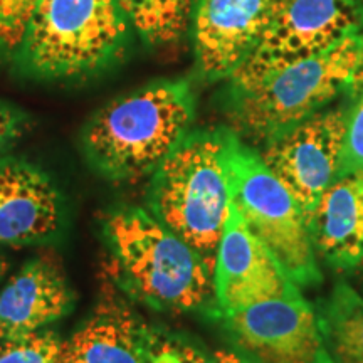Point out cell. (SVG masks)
<instances>
[{
  "instance_id": "1",
  "label": "cell",
  "mask_w": 363,
  "mask_h": 363,
  "mask_svg": "<svg viewBox=\"0 0 363 363\" xmlns=\"http://www.w3.org/2000/svg\"><path fill=\"white\" fill-rule=\"evenodd\" d=\"M195 103L187 81H160L103 106L83 131L89 165L111 182L152 175L190 133Z\"/></svg>"
},
{
  "instance_id": "2",
  "label": "cell",
  "mask_w": 363,
  "mask_h": 363,
  "mask_svg": "<svg viewBox=\"0 0 363 363\" xmlns=\"http://www.w3.org/2000/svg\"><path fill=\"white\" fill-rule=\"evenodd\" d=\"M101 234L131 296L172 311L203 310L214 301L212 271L201 252L150 211L113 208L101 219Z\"/></svg>"
},
{
  "instance_id": "3",
  "label": "cell",
  "mask_w": 363,
  "mask_h": 363,
  "mask_svg": "<svg viewBox=\"0 0 363 363\" xmlns=\"http://www.w3.org/2000/svg\"><path fill=\"white\" fill-rule=\"evenodd\" d=\"M229 130L190 131L153 172L148 211L197 249L214 272L230 212Z\"/></svg>"
},
{
  "instance_id": "4",
  "label": "cell",
  "mask_w": 363,
  "mask_h": 363,
  "mask_svg": "<svg viewBox=\"0 0 363 363\" xmlns=\"http://www.w3.org/2000/svg\"><path fill=\"white\" fill-rule=\"evenodd\" d=\"M130 29L118 0H39L16 59L35 78H88L121 57Z\"/></svg>"
},
{
  "instance_id": "5",
  "label": "cell",
  "mask_w": 363,
  "mask_h": 363,
  "mask_svg": "<svg viewBox=\"0 0 363 363\" xmlns=\"http://www.w3.org/2000/svg\"><path fill=\"white\" fill-rule=\"evenodd\" d=\"M363 52V33L323 54L271 71L246 88H230V110L244 133L269 143L350 88Z\"/></svg>"
},
{
  "instance_id": "6",
  "label": "cell",
  "mask_w": 363,
  "mask_h": 363,
  "mask_svg": "<svg viewBox=\"0 0 363 363\" xmlns=\"http://www.w3.org/2000/svg\"><path fill=\"white\" fill-rule=\"evenodd\" d=\"M230 201L298 288L321 281L306 214L259 153L234 135L229 150Z\"/></svg>"
},
{
  "instance_id": "7",
  "label": "cell",
  "mask_w": 363,
  "mask_h": 363,
  "mask_svg": "<svg viewBox=\"0 0 363 363\" xmlns=\"http://www.w3.org/2000/svg\"><path fill=\"white\" fill-rule=\"evenodd\" d=\"M362 27V0H288L252 52L230 74V88H246L271 71L323 54Z\"/></svg>"
},
{
  "instance_id": "8",
  "label": "cell",
  "mask_w": 363,
  "mask_h": 363,
  "mask_svg": "<svg viewBox=\"0 0 363 363\" xmlns=\"http://www.w3.org/2000/svg\"><path fill=\"white\" fill-rule=\"evenodd\" d=\"M220 320L234 347L256 363H335L320 315L299 291L254 303Z\"/></svg>"
},
{
  "instance_id": "9",
  "label": "cell",
  "mask_w": 363,
  "mask_h": 363,
  "mask_svg": "<svg viewBox=\"0 0 363 363\" xmlns=\"http://www.w3.org/2000/svg\"><path fill=\"white\" fill-rule=\"evenodd\" d=\"M345 111H318L266 145L261 158L310 216L318 197L338 179Z\"/></svg>"
},
{
  "instance_id": "10",
  "label": "cell",
  "mask_w": 363,
  "mask_h": 363,
  "mask_svg": "<svg viewBox=\"0 0 363 363\" xmlns=\"http://www.w3.org/2000/svg\"><path fill=\"white\" fill-rule=\"evenodd\" d=\"M212 284L219 318L254 303L299 291L269 249L251 233L233 203L217 247Z\"/></svg>"
},
{
  "instance_id": "11",
  "label": "cell",
  "mask_w": 363,
  "mask_h": 363,
  "mask_svg": "<svg viewBox=\"0 0 363 363\" xmlns=\"http://www.w3.org/2000/svg\"><path fill=\"white\" fill-rule=\"evenodd\" d=\"M286 4L288 0H197L190 19L202 74L208 79L230 78Z\"/></svg>"
},
{
  "instance_id": "12",
  "label": "cell",
  "mask_w": 363,
  "mask_h": 363,
  "mask_svg": "<svg viewBox=\"0 0 363 363\" xmlns=\"http://www.w3.org/2000/svg\"><path fill=\"white\" fill-rule=\"evenodd\" d=\"M66 227V202L52 177L34 163L0 157V246L51 244Z\"/></svg>"
},
{
  "instance_id": "13",
  "label": "cell",
  "mask_w": 363,
  "mask_h": 363,
  "mask_svg": "<svg viewBox=\"0 0 363 363\" xmlns=\"http://www.w3.org/2000/svg\"><path fill=\"white\" fill-rule=\"evenodd\" d=\"M157 330L123 299L103 298L62 345L59 363H152Z\"/></svg>"
},
{
  "instance_id": "14",
  "label": "cell",
  "mask_w": 363,
  "mask_h": 363,
  "mask_svg": "<svg viewBox=\"0 0 363 363\" xmlns=\"http://www.w3.org/2000/svg\"><path fill=\"white\" fill-rule=\"evenodd\" d=\"M76 293L52 261L35 257L0 289V340L45 330L69 315Z\"/></svg>"
},
{
  "instance_id": "15",
  "label": "cell",
  "mask_w": 363,
  "mask_h": 363,
  "mask_svg": "<svg viewBox=\"0 0 363 363\" xmlns=\"http://www.w3.org/2000/svg\"><path fill=\"white\" fill-rule=\"evenodd\" d=\"M315 252L335 269L363 262V174L338 177L308 216Z\"/></svg>"
},
{
  "instance_id": "16",
  "label": "cell",
  "mask_w": 363,
  "mask_h": 363,
  "mask_svg": "<svg viewBox=\"0 0 363 363\" xmlns=\"http://www.w3.org/2000/svg\"><path fill=\"white\" fill-rule=\"evenodd\" d=\"M320 320L335 363H363V298L350 284H335Z\"/></svg>"
},
{
  "instance_id": "17",
  "label": "cell",
  "mask_w": 363,
  "mask_h": 363,
  "mask_svg": "<svg viewBox=\"0 0 363 363\" xmlns=\"http://www.w3.org/2000/svg\"><path fill=\"white\" fill-rule=\"evenodd\" d=\"M131 29L152 45L169 44L184 35L195 0H118Z\"/></svg>"
},
{
  "instance_id": "18",
  "label": "cell",
  "mask_w": 363,
  "mask_h": 363,
  "mask_svg": "<svg viewBox=\"0 0 363 363\" xmlns=\"http://www.w3.org/2000/svg\"><path fill=\"white\" fill-rule=\"evenodd\" d=\"M62 340L54 330L0 340V363H59Z\"/></svg>"
},
{
  "instance_id": "19",
  "label": "cell",
  "mask_w": 363,
  "mask_h": 363,
  "mask_svg": "<svg viewBox=\"0 0 363 363\" xmlns=\"http://www.w3.org/2000/svg\"><path fill=\"white\" fill-rule=\"evenodd\" d=\"M38 2L0 0V56H17Z\"/></svg>"
},
{
  "instance_id": "20",
  "label": "cell",
  "mask_w": 363,
  "mask_h": 363,
  "mask_svg": "<svg viewBox=\"0 0 363 363\" xmlns=\"http://www.w3.org/2000/svg\"><path fill=\"white\" fill-rule=\"evenodd\" d=\"M348 174H363V91L347 118L338 177Z\"/></svg>"
},
{
  "instance_id": "21",
  "label": "cell",
  "mask_w": 363,
  "mask_h": 363,
  "mask_svg": "<svg viewBox=\"0 0 363 363\" xmlns=\"http://www.w3.org/2000/svg\"><path fill=\"white\" fill-rule=\"evenodd\" d=\"M152 363H211V357L187 338L157 331Z\"/></svg>"
},
{
  "instance_id": "22",
  "label": "cell",
  "mask_w": 363,
  "mask_h": 363,
  "mask_svg": "<svg viewBox=\"0 0 363 363\" xmlns=\"http://www.w3.org/2000/svg\"><path fill=\"white\" fill-rule=\"evenodd\" d=\"M24 128V116L7 104L0 103V157L12 147Z\"/></svg>"
},
{
  "instance_id": "23",
  "label": "cell",
  "mask_w": 363,
  "mask_h": 363,
  "mask_svg": "<svg viewBox=\"0 0 363 363\" xmlns=\"http://www.w3.org/2000/svg\"><path fill=\"white\" fill-rule=\"evenodd\" d=\"M211 363H256L251 358L240 355L238 352L229 350H217L211 355Z\"/></svg>"
},
{
  "instance_id": "24",
  "label": "cell",
  "mask_w": 363,
  "mask_h": 363,
  "mask_svg": "<svg viewBox=\"0 0 363 363\" xmlns=\"http://www.w3.org/2000/svg\"><path fill=\"white\" fill-rule=\"evenodd\" d=\"M352 88L357 91V93H362L363 91V52H362V59H360V65H358V69L355 72V78H353Z\"/></svg>"
},
{
  "instance_id": "25",
  "label": "cell",
  "mask_w": 363,
  "mask_h": 363,
  "mask_svg": "<svg viewBox=\"0 0 363 363\" xmlns=\"http://www.w3.org/2000/svg\"><path fill=\"white\" fill-rule=\"evenodd\" d=\"M7 267H9L7 259H6V257H4V256H0V279H2L4 274H6Z\"/></svg>"
}]
</instances>
